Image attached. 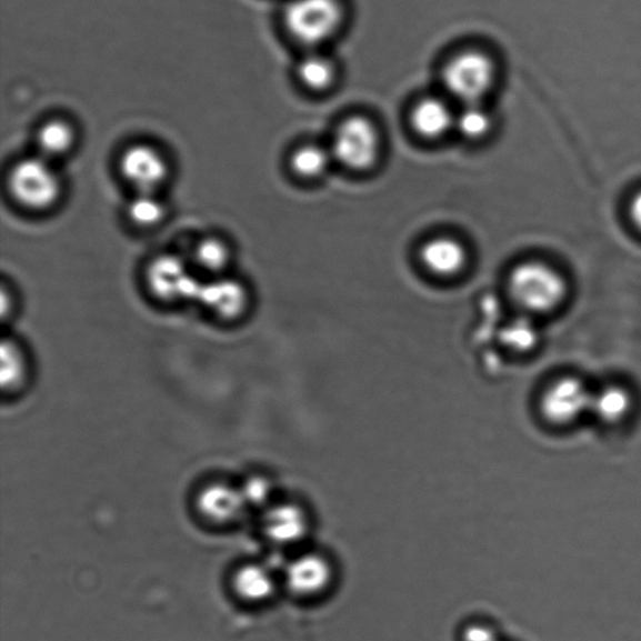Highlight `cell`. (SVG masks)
Masks as SVG:
<instances>
[{
  "instance_id": "1",
  "label": "cell",
  "mask_w": 641,
  "mask_h": 641,
  "mask_svg": "<svg viewBox=\"0 0 641 641\" xmlns=\"http://www.w3.org/2000/svg\"><path fill=\"white\" fill-rule=\"evenodd\" d=\"M509 286L512 298L531 313L555 311L568 296L564 274L540 261L519 264L510 276Z\"/></svg>"
},
{
  "instance_id": "2",
  "label": "cell",
  "mask_w": 641,
  "mask_h": 641,
  "mask_svg": "<svg viewBox=\"0 0 641 641\" xmlns=\"http://www.w3.org/2000/svg\"><path fill=\"white\" fill-rule=\"evenodd\" d=\"M498 66L480 49L452 56L442 69V82L450 96L463 106L482 103L497 83Z\"/></svg>"
},
{
  "instance_id": "3",
  "label": "cell",
  "mask_w": 641,
  "mask_h": 641,
  "mask_svg": "<svg viewBox=\"0 0 641 641\" xmlns=\"http://www.w3.org/2000/svg\"><path fill=\"white\" fill-rule=\"evenodd\" d=\"M344 16L340 0H291L283 21L293 41L318 48L339 34Z\"/></svg>"
},
{
  "instance_id": "4",
  "label": "cell",
  "mask_w": 641,
  "mask_h": 641,
  "mask_svg": "<svg viewBox=\"0 0 641 641\" xmlns=\"http://www.w3.org/2000/svg\"><path fill=\"white\" fill-rule=\"evenodd\" d=\"M9 187L14 199L32 210L48 209L61 194V181L51 161L42 156L18 162L13 167Z\"/></svg>"
},
{
  "instance_id": "5",
  "label": "cell",
  "mask_w": 641,
  "mask_h": 641,
  "mask_svg": "<svg viewBox=\"0 0 641 641\" xmlns=\"http://www.w3.org/2000/svg\"><path fill=\"white\" fill-rule=\"evenodd\" d=\"M332 154L352 170H368L380 154V134L369 118L350 117L334 136Z\"/></svg>"
},
{
  "instance_id": "6",
  "label": "cell",
  "mask_w": 641,
  "mask_h": 641,
  "mask_svg": "<svg viewBox=\"0 0 641 641\" xmlns=\"http://www.w3.org/2000/svg\"><path fill=\"white\" fill-rule=\"evenodd\" d=\"M591 401L593 393L583 381L564 378L552 383L542 394L541 412L548 421L565 425L590 412Z\"/></svg>"
},
{
  "instance_id": "7",
  "label": "cell",
  "mask_w": 641,
  "mask_h": 641,
  "mask_svg": "<svg viewBox=\"0 0 641 641\" xmlns=\"http://www.w3.org/2000/svg\"><path fill=\"white\" fill-rule=\"evenodd\" d=\"M121 171L140 193H154L169 176V163L154 146L137 143L123 152Z\"/></svg>"
},
{
  "instance_id": "8",
  "label": "cell",
  "mask_w": 641,
  "mask_h": 641,
  "mask_svg": "<svg viewBox=\"0 0 641 641\" xmlns=\"http://www.w3.org/2000/svg\"><path fill=\"white\" fill-rule=\"evenodd\" d=\"M148 283L163 300H197L201 283L177 256L157 259L148 270Z\"/></svg>"
},
{
  "instance_id": "9",
  "label": "cell",
  "mask_w": 641,
  "mask_h": 641,
  "mask_svg": "<svg viewBox=\"0 0 641 641\" xmlns=\"http://www.w3.org/2000/svg\"><path fill=\"white\" fill-rule=\"evenodd\" d=\"M333 578L331 561L319 552H308L294 559L286 571V584L291 593L301 598H316L327 593Z\"/></svg>"
},
{
  "instance_id": "10",
  "label": "cell",
  "mask_w": 641,
  "mask_h": 641,
  "mask_svg": "<svg viewBox=\"0 0 641 641\" xmlns=\"http://www.w3.org/2000/svg\"><path fill=\"white\" fill-rule=\"evenodd\" d=\"M310 524L308 511L292 502L272 507L263 519L264 534L280 545L298 544L309 534Z\"/></svg>"
},
{
  "instance_id": "11",
  "label": "cell",
  "mask_w": 641,
  "mask_h": 641,
  "mask_svg": "<svg viewBox=\"0 0 641 641\" xmlns=\"http://www.w3.org/2000/svg\"><path fill=\"white\" fill-rule=\"evenodd\" d=\"M457 113L440 97L422 98L412 108L411 124L413 130L428 140H438L455 128Z\"/></svg>"
},
{
  "instance_id": "12",
  "label": "cell",
  "mask_w": 641,
  "mask_h": 641,
  "mask_svg": "<svg viewBox=\"0 0 641 641\" xmlns=\"http://www.w3.org/2000/svg\"><path fill=\"white\" fill-rule=\"evenodd\" d=\"M204 308L223 319H234L248 306V292L239 281L220 279L201 283L199 298Z\"/></svg>"
},
{
  "instance_id": "13",
  "label": "cell",
  "mask_w": 641,
  "mask_h": 641,
  "mask_svg": "<svg viewBox=\"0 0 641 641\" xmlns=\"http://www.w3.org/2000/svg\"><path fill=\"white\" fill-rule=\"evenodd\" d=\"M246 504L248 502H246L242 490L226 484L207 487L197 499V507H199L201 514L213 522H221V524L239 519Z\"/></svg>"
},
{
  "instance_id": "14",
  "label": "cell",
  "mask_w": 641,
  "mask_h": 641,
  "mask_svg": "<svg viewBox=\"0 0 641 641\" xmlns=\"http://www.w3.org/2000/svg\"><path fill=\"white\" fill-rule=\"evenodd\" d=\"M421 259L431 272L452 276L465 266L467 252L458 241L442 237L423 246Z\"/></svg>"
},
{
  "instance_id": "15",
  "label": "cell",
  "mask_w": 641,
  "mask_h": 641,
  "mask_svg": "<svg viewBox=\"0 0 641 641\" xmlns=\"http://www.w3.org/2000/svg\"><path fill=\"white\" fill-rule=\"evenodd\" d=\"M76 141L74 126L61 117L46 121L37 132L38 150L49 161L71 152Z\"/></svg>"
},
{
  "instance_id": "16",
  "label": "cell",
  "mask_w": 641,
  "mask_h": 641,
  "mask_svg": "<svg viewBox=\"0 0 641 641\" xmlns=\"http://www.w3.org/2000/svg\"><path fill=\"white\" fill-rule=\"evenodd\" d=\"M633 409L631 393L619 384H610L593 393L590 412L605 423H618L627 419Z\"/></svg>"
},
{
  "instance_id": "17",
  "label": "cell",
  "mask_w": 641,
  "mask_h": 641,
  "mask_svg": "<svg viewBox=\"0 0 641 641\" xmlns=\"http://www.w3.org/2000/svg\"><path fill=\"white\" fill-rule=\"evenodd\" d=\"M298 77L308 90L324 92L337 82L338 67L330 57L311 52L299 63Z\"/></svg>"
},
{
  "instance_id": "18",
  "label": "cell",
  "mask_w": 641,
  "mask_h": 641,
  "mask_svg": "<svg viewBox=\"0 0 641 641\" xmlns=\"http://www.w3.org/2000/svg\"><path fill=\"white\" fill-rule=\"evenodd\" d=\"M233 588L242 599L259 603L273 594L274 581L269 570L260 565H248L237 571Z\"/></svg>"
},
{
  "instance_id": "19",
  "label": "cell",
  "mask_w": 641,
  "mask_h": 641,
  "mask_svg": "<svg viewBox=\"0 0 641 641\" xmlns=\"http://www.w3.org/2000/svg\"><path fill=\"white\" fill-rule=\"evenodd\" d=\"M491 128V113L482 103L465 104L457 113L455 130L467 140H481L489 134Z\"/></svg>"
},
{
  "instance_id": "20",
  "label": "cell",
  "mask_w": 641,
  "mask_h": 641,
  "mask_svg": "<svg viewBox=\"0 0 641 641\" xmlns=\"http://www.w3.org/2000/svg\"><path fill=\"white\" fill-rule=\"evenodd\" d=\"M0 380L4 389H14L26 374L24 354L14 341H3L0 350Z\"/></svg>"
},
{
  "instance_id": "21",
  "label": "cell",
  "mask_w": 641,
  "mask_h": 641,
  "mask_svg": "<svg viewBox=\"0 0 641 641\" xmlns=\"http://www.w3.org/2000/svg\"><path fill=\"white\" fill-rule=\"evenodd\" d=\"M505 347L517 352H529L537 348L539 331L535 323L527 318H520L507 324L501 332Z\"/></svg>"
},
{
  "instance_id": "22",
  "label": "cell",
  "mask_w": 641,
  "mask_h": 641,
  "mask_svg": "<svg viewBox=\"0 0 641 641\" xmlns=\"http://www.w3.org/2000/svg\"><path fill=\"white\" fill-rule=\"evenodd\" d=\"M331 153L319 146H303L292 156L294 172L303 177H318L328 170Z\"/></svg>"
},
{
  "instance_id": "23",
  "label": "cell",
  "mask_w": 641,
  "mask_h": 641,
  "mask_svg": "<svg viewBox=\"0 0 641 641\" xmlns=\"http://www.w3.org/2000/svg\"><path fill=\"white\" fill-rule=\"evenodd\" d=\"M193 258L203 271L219 273L230 261V250L221 240L206 239L196 246Z\"/></svg>"
},
{
  "instance_id": "24",
  "label": "cell",
  "mask_w": 641,
  "mask_h": 641,
  "mask_svg": "<svg viewBox=\"0 0 641 641\" xmlns=\"http://www.w3.org/2000/svg\"><path fill=\"white\" fill-rule=\"evenodd\" d=\"M166 214V207L154 193H140L128 207V216L133 223L151 227L160 223Z\"/></svg>"
},
{
  "instance_id": "25",
  "label": "cell",
  "mask_w": 641,
  "mask_h": 641,
  "mask_svg": "<svg viewBox=\"0 0 641 641\" xmlns=\"http://www.w3.org/2000/svg\"><path fill=\"white\" fill-rule=\"evenodd\" d=\"M462 641H499L497 630L485 623H472L462 630Z\"/></svg>"
},
{
  "instance_id": "26",
  "label": "cell",
  "mask_w": 641,
  "mask_h": 641,
  "mask_svg": "<svg viewBox=\"0 0 641 641\" xmlns=\"http://www.w3.org/2000/svg\"><path fill=\"white\" fill-rule=\"evenodd\" d=\"M242 494L246 499V502L251 501L253 504H260V502H263L269 498V482L263 479H252L242 490Z\"/></svg>"
},
{
  "instance_id": "27",
  "label": "cell",
  "mask_w": 641,
  "mask_h": 641,
  "mask_svg": "<svg viewBox=\"0 0 641 641\" xmlns=\"http://www.w3.org/2000/svg\"><path fill=\"white\" fill-rule=\"evenodd\" d=\"M629 216L635 229L641 232V191L638 192L629 206Z\"/></svg>"
}]
</instances>
